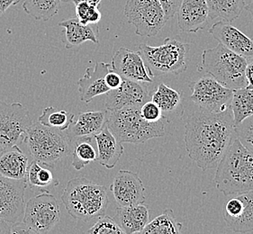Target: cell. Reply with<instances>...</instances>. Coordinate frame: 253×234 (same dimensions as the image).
I'll return each instance as SVG.
<instances>
[{
    "label": "cell",
    "instance_id": "4",
    "mask_svg": "<svg viewBox=\"0 0 253 234\" xmlns=\"http://www.w3.org/2000/svg\"><path fill=\"white\" fill-rule=\"evenodd\" d=\"M246 66V58L219 43L214 48L203 51L198 72L208 73L224 87L234 90L247 86Z\"/></svg>",
    "mask_w": 253,
    "mask_h": 234
},
{
    "label": "cell",
    "instance_id": "25",
    "mask_svg": "<svg viewBox=\"0 0 253 234\" xmlns=\"http://www.w3.org/2000/svg\"><path fill=\"white\" fill-rule=\"evenodd\" d=\"M51 168L34 159V161L29 165L26 174L27 186L30 189L38 190L42 193L49 192L50 189L55 188L60 182L53 177Z\"/></svg>",
    "mask_w": 253,
    "mask_h": 234
},
{
    "label": "cell",
    "instance_id": "21",
    "mask_svg": "<svg viewBox=\"0 0 253 234\" xmlns=\"http://www.w3.org/2000/svg\"><path fill=\"white\" fill-rule=\"evenodd\" d=\"M114 220L124 234H141L150 222V211L143 204L118 206Z\"/></svg>",
    "mask_w": 253,
    "mask_h": 234
},
{
    "label": "cell",
    "instance_id": "42",
    "mask_svg": "<svg viewBox=\"0 0 253 234\" xmlns=\"http://www.w3.org/2000/svg\"><path fill=\"white\" fill-rule=\"evenodd\" d=\"M70 1L73 2L75 5L78 4V3H81V2H86L88 4H91V5H96V6H99L102 0H70Z\"/></svg>",
    "mask_w": 253,
    "mask_h": 234
},
{
    "label": "cell",
    "instance_id": "44",
    "mask_svg": "<svg viewBox=\"0 0 253 234\" xmlns=\"http://www.w3.org/2000/svg\"><path fill=\"white\" fill-rule=\"evenodd\" d=\"M61 2H64V3H67V2H70V0H61Z\"/></svg>",
    "mask_w": 253,
    "mask_h": 234
},
{
    "label": "cell",
    "instance_id": "9",
    "mask_svg": "<svg viewBox=\"0 0 253 234\" xmlns=\"http://www.w3.org/2000/svg\"><path fill=\"white\" fill-rule=\"evenodd\" d=\"M33 122L24 105L0 100V145L3 150L25 143L27 129Z\"/></svg>",
    "mask_w": 253,
    "mask_h": 234
},
{
    "label": "cell",
    "instance_id": "10",
    "mask_svg": "<svg viewBox=\"0 0 253 234\" xmlns=\"http://www.w3.org/2000/svg\"><path fill=\"white\" fill-rule=\"evenodd\" d=\"M61 219L58 200L49 192L31 198L26 204L23 223L32 234L50 233Z\"/></svg>",
    "mask_w": 253,
    "mask_h": 234
},
{
    "label": "cell",
    "instance_id": "30",
    "mask_svg": "<svg viewBox=\"0 0 253 234\" xmlns=\"http://www.w3.org/2000/svg\"><path fill=\"white\" fill-rule=\"evenodd\" d=\"M182 225L177 223L174 213L170 209H166L163 214L159 215L152 222H149L141 234H175L181 232Z\"/></svg>",
    "mask_w": 253,
    "mask_h": 234
},
{
    "label": "cell",
    "instance_id": "19",
    "mask_svg": "<svg viewBox=\"0 0 253 234\" xmlns=\"http://www.w3.org/2000/svg\"><path fill=\"white\" fill-rule=\"evenodd\" d=\"M111 69V64L106 62H96L93 68L86 69L84 76L78 81L80 98L82 102L88 104L93 98L110 91L105 78Z\"/></svg>",
    "mask_w": 253,
    "mask_h": 234
},
{
    "label": "cell",
    "instance_id": "5",
    "mask_svg": "<svg viewBox=\"0 0 253 234\" xmlns=\"http://www.w3.org/2000/svg\"><path fill=\"white\" fill-rule=\"evenodd\" d=\"M140 108L126 107L107 114V127L120 143L139 144L165 135L162 120L148 122L142 117Z\"/></svg>",
    "mask_w": 253,
    "mask_h": 234
},
{
    "label": "cell",
    "instance_id": "32",
    "mask_svg": "<svg viewBox=\"0 0 253 234\" xmlns=\"http://www.w3.org/2000/svg\"><path fill=\"white\" fill-rule=\"evenodd\" d=\"M151 100L162 109V112H171L179 105L181 96L179 92L161 83L151 95Z\"/></svg>",
    "mask_w": 253,
    "mask_h": 234
},
{
    "label": "cell",
    "instance_id": "14",
    "mask_svg": "<svg viewBox=\"0 0 253 234\" xmlns=\"http://www.w3.org/2000/svg\"><path fill=\"white\" fill-rule=\"evenodd\" d=\"M112 69L124 78L140 83H152L153 76L140 51L122 47L112 58Z\"/></svg>",
    "mask_w": 253,
    "mask_h": 234
},
{
    "label": "cell",
    "instance_id": "35",
    "mask_svg": "<svg viewBox=\"0 0 253 234\" xmlns=\"http://www.w3.org/2000/svg\"><path fill=\"white\" fill-rule=\"evenodd\" d=\"M235 136L253 154V116L235 126Z\"/></svg>",
    "mask_w": 253,
    "mask_h": 234
},
{
    "label": "cell",
    "instance_id": "24",
    "mask_svg": "<svg viewBox=\"0 0 253 234\" xmlns=\"http://www.w3.org/2000/svg\"><path fill=\"white\" fill-rule=\"evenodd\" d=\"M29 167L28 158L18 146L0 153V176L11 179H24Z\"/></svg>",
    "mask_w": 253,
    "mask_h": 234
},
{
    "label": "cell",
    "instance_id": "41",
    "mask_svg": "<svg viewBox=\"0 0 253 234\" xmlns=\"http://www.w3.org/2000/svg\"><path fill=\"white\" fill-rule=\"evenodd\" d=\"M12 234V224L0 219V234Z\"/></svg>",
    "mask_w": 253,
    "mask_h": 234
},
{
    "label": "cell",
    "instance_id": "27",
    "mask_svg": "<svg viewBox=\"0 0 253 234\" xmlns=\"http://www.w3.org/2000/svg\"><path fill=\"white\" fill-rule=\"evenodd\" d=\"M233 113L234 125L253 116V90L242 87L233 90V98L230 104Z\"/></svg>",
    "mask_w": 253,
    "mask_h": 234
},
{
    "label": "cell",
    "instance_id": "2",
    "mask_svg": "<svg viewBox=\"0 0 253 234\" xmlns=\"http://www.w3.org/2000/svg\"><path fill=\"white\" fill-rule=\"evenodd\" d=\"M213 182L226 196L253 190V154L238 138H233L218 163Z\"/></svg>",
    "mask_w": 253,
    "mask_h": 234
},
{
    "label": "cell",
    "instance_id": "6",
    "mask_svg": "<svg viewBox=\"0 0 253 234\" xmlns=\"http://www.w3.org/2000/svg\"><path fill=\"white\" fill-rule=\"evenodd\" d=\"M48 127L39 122L27 129L25 143L33 158L50 168L71 153L72 146L66 133Z\"/></svg>",
    "mask_w": 253,
    "mask_h": 234
},
{
    "label": "cell",
    "instance_id": "29",
    "mask_svg": "<svg viewBox=\"0 0 253 234\" xmlns=\"http://www.w3.org/2000/svg\"><path fill=\"white\" fill-rule=\"evenodd\" d=\"M61 0H25L23 9L36 20L48 21L58 14Z\"/></svg>",
    "mask_w": 253,
    "mask_h": 234
},
{
    "label": "cell",
    "instance_id": "7",
    "mask_svg": "<svg viewBox=\"0 0 253 234\" xmlns=\"http://www.w3.org/2000/svg\"><path fill=\"white\" fill-rule=\"evenodd\" d=\"M139 51L153 74L178 75L187 71L189 44L181 39L167 38L157 47L142 43Z\"/></svg>",
    "mask_w": 253,
    "mask_h": 234
},
{
    "label": "cell",
    "instance_id": "39",
    "mask_svg": "<svg viewBox=\"0 0 253 234\" xmlns=\"http://www.w3.org/2000/svg\"><path fill=\"white\" fill-rule=\"evenodd\" d=\"M245 76H246V81H247L246 87L253 90V58L247 59Z\"/></svg>",
    "mask_w": 253,
    "mask_h": 234
},
{
    "label": "cell",
    "instance_id": "38",
    "mask_svg": "<svg viewBox=\"0 0 253 234\" xmlns=\"http://www.w3.org/2000/svg\"><path fill=\"white\" fill-rule=\"evenodd\" d=\"M105 80H106V84H107L108 88L110 90H114V89H117L121 86L122 82H123V77L119 73H117V72H115L113 69H111L106 75Z\"/></svg>",
    "mask_w": 253,
    "mask_h": 234
},
{
    "label": "cell",
    "instance_id": "43",
    "mask_svg": "<svg viewBox=\"0 0 253 234\" xmlns=\"http://www.w3.org/2000/svg\"><path fill=\"white\" fill-rule=\"evenodd\" d=\"M245 9L249 11V13L251 14V15H252L253 20V0L251 2V3H250V4H249L248 5H246V6H245Z\"/></svg>",
    "mask_w": 253,
    "mask_h": 234
},
{
    "label": "cell",
    "instance_id": "3",
    "mask_svg": "<svg viewBox=\"0 0 253 234\" xmlns=\"http://www.w3.org/2000/svg\"><path fill=\"white\" fill-rule=\"evenodd\" d=\"M61 201L73 219L89 222L106 214L107 189L84 177L72 178L61 195Z\"/></svg>",
    "mask_w": 253,
    "mask_h": 234
},
{
    "label": "cell",
    "instance_id": "37",
    "mask_svg": "<svg viewBox=\"0 0 253 234\" xmlns=\"http://www.w3.org/2000/svg\"><path fill=\"white\" fill-rule=\"evenodd\" d=\"M160 1L163 6V9L165 11L166 17L169 20L177 14V8L182 0H160Z\"/></svg>",
    "mask_w": 253,
    "mask_h": 234
},
{
    "label": "cell",
    "instance_id": "20",
    "mask_svg": "<svg viewBox=\"0 0 253 234\" xmlns=\"http://www.w3.org/2000/svg\"><path fill=\"white\" fill-rule=\"evenodd\" d=\"M107 113L103 111H86L81 113L71 126L67 129V137L72 143L81 137H94L107 125Z\"/></svg>",
    "mask_w": 253,
    "mask_h": 234
},
{
    "label": "cell",
    "instance_id": "16",
    "mask_svg": "<svg viewBox=\"0 0 253 234\" xmlns=\"http://www.w3.org/2000/svg\"><path fill=\"white\" fill-rule=\"evenodd\" d=\"M110 191L119 206L143 204L145 201L142 179L130 170L122 169L116 175Z\"/></svg>",
    "mask_w": 253,
    "mask_h": 234
},
{
    "label": "cell",
    "instance_id": "12",
    "mask_svg": "<svg viewBox=\"0 0 253 234\" xmlns=\"http://www.w3.org/2000/svg\"><path fill=\"white\" fill-rule=\"evenodd\" d=\"M26 187V178L11 179L0 176V219L11 224L23 222Z\"/></svg>",
    "mask_w": 253,
    "mask_h": 234
},
{
    "label": "cell",
    "instance_id": "22",
    "mask_svg": "<svg viewBox=\"0 0 253 234\" xmlns=\"http://www.w3.org/2000/svg\"><path fill=\"white\" fill-rule=\"evenodd\" d=\"M97 146L96 161L108 169L115 168L124 153L123 144L106 125L101 132L94 135Z\"/></svg>",
    "mask_w": 253,
    "mask_h": 234
},
{
    "label": "cell",
    "instance_id": "34",
    "mask_svg": "<svg viewBox=\"0 0 253 234\" xmlns=\"http://www.w3.org/2000/svg\"><path fill=\"white\" fill-rule=\"evenodd\" d=\"M90 234H125L117 222L107 215H102L96 224L86 232Z\"/></svg>",
    "mask_w": 253,
    "mask_h": 234
},
{
    "label": "cell",
    "instance_id": "31",
    "mask_svg": "<svg viewBox=\"0 0 253 234\" xmlns=\"http://www.w3.org/2000/svg\"><path fill=\"white\" fill-rule=\"evenodd\" d=\"M75 116L66 110H58L53 107H48L42 110V114L38 118V122L48 126L65 132L74 122Z\"/></svg>",
    "mask_w": 253,
    "mask_h": 234
},
{
    "label": "cell",
    "instance_id": "11",
    "mask_svg": "<svg viewBox=\"0 0 253 234\" xmlns=\"http://www.w3.org/2000/svg\"><path fill=\"white\" fill-rule=\"evenodd\" d=\"M191 100L201 109L209 112L220 113L230 107L233 90L224 87L212 76H205L192 82Z\"/></svg>",
    "mask_w": 253,
    "mask_h": 234
},
{
    "label": "cell",
    "instance_id": "45",
    "mask_svg": "<svg viewBox=\"0 0 253 234\" xmlns=\"http://www.w3.org/2000/svg\"><path fill=\"white\" fill-rule=\"evenodd\" d=\"M4 150H3V148L1 147V145H0V153H2Z\"/></svg>",
    "mask_w": 253,
    "mask_h": 234
},
{
    "label": "cell",
    "instance_id": "28",
    "mask_svg": "<svg viewBox=\"0 0 253 234\" xmlns=\"http://www.w3.org/2000/svg\"><path fill=\"white\" fill-rule=\"evenodd\" d=\"M72 147V167L81 170L89 163L96 161L97 153L92 145L91 137H81L74 140Z\"/></svg>",
    "mask_w": 253,
    "mask_h": 234
},
{
    "label": "cell",
    "instance_id": "13",
    "mask_svg": "<svg viewBox=\"0 0 253 234\" xmlns=\"http://www.w3.org/2000/svg\"><path fill=\"white\" fill-rule=\"evenodd\" d=\"M223 215L228 227L234 233H253V190L229 199Z\"/></svg>",
    "mask_w": 253,
    "mask_h": 234
},
{
    "label": "cell",
    "instance_id": "17",
    "mask_svg": "<svg viewBox=\"0 0 253 234\" xmlns=\"http://www.w3.org/2000/svg\"><path fill=\"white\" fill-rule=\"evenodd\" d=\"M209 33L219 43L225 46L230 51L246 59L253 58V40L239 30L231 23L219 21L213 24Z\"/></svg>",
    "mask_w": 253,
    "mask_h": 234
},
{
    "label": "cell",
    "instance_id": "8",
    "mask_svg": "<svg viewBox=\"0 0 253 234\" xmlns=\"http://www.w3.org/2000/svg\"><path fill=\"white\" fill-rule=\"evenodd\" d=\"M125 15L136 35L146 37L157 36L168 21L160 0H127Z\"/></svg>",
    "mask_w": 253,
    "mask_h": 234
},
{
    "label": "cell",
    "instance_id": "26",
    "mask_svg": "<svg viewBox=\"0 0 253 234\" xmlns=\"http://www.w3.org/2000/svg\"><path fill=\"white\" fill-rule=\"evenodd\" d=\"M210 19L232 23L245 8V0H206Z\"/></svg>",
    "mask_w": 253,
    "mask_h": 234
},
{
    "label": "cell",
    "instance_id": "1",
    "mask_svg": "<svg viewBox=\"0 0 253 234\" xmlns=\"http://www.w3.org/2000/svg\"><path fill=\"white\" fill-rule=\"evenodd\" d=\"M234 135L231 107L220 113L201 109L187 117L185 125L188 156L202 170L216 168Z\"/></svg>",
    "mask_w": 253,
    "mask_h": 234
},
{
    "label": "cell",
    "instance_id": "18",
    "mask_svg": "<svg viewBox=\"0 0 253 234\" xmlns=\"http://www.w3.org/2000/svg\"><path fill=\"white\" fill-rule=\"evenodd\" d=\"M177 26L185 33H198L208 24L209 10L206 0H182L177 8Z\"/></svg>",
    "mask_w": 253,
    "mask_h": 234
},
{
    "label": "cell",
    "instance_id": "40",
    "mask_svg": "<svg viewBox=\"0 0 253 234\" xmlns=\"http://www.w3.org/2000/svg\"><path fill=\"white\" fill-rule=\"evenodd\" d=\"M21 0H0V17L13 5H17Z\"/></svg>",
    "mask_w": 253,
    "mask_h": 234
},
{
    "label": "cell",
    "instance_id": "36",
    "mask_svg": "<svg viewBox=\"0 0 253 234\" xmlns=\"http://www.w3.org/2000/svg\"><path fill=\"white\" fill-rule=\"evenodd\" d=\"M140 112L143 119L148 122H158L162 119V109L152 100L144 103L140 108Z\"/></svg>",
    "mask_w": 253,
    "mask_h": 234
},
{
    "label": "cell",
    "instance_id": "15",
    "mask_svg": "<svg viewBox=\"0 0 253 234\" xmlns=\"http://www.w3.org/2000/svg\"><path fill=\"white\" fill-rule=\"evenodd\" d=\"M146 83L132 81L123 78L121 86L107 93L105 106L107 111H114L126 107H140L151 100Z\"/></svg>",
    "mask_w": 253,
    "mask_h": 234
},
{
    "label": "cell",
    "instance_id": "33",
    "mask_svg": "<svg viewBox=\"0 0 253 234\" xmlns=\"http://www.w3.org/2000/svg\"><path fill=\"white\" fill-rule=\"evenodd\" d=\"M77 18L82 25H97L101 20V13L98 6L88 4L86 2H81L75 5Z\"/></svg>",
    "mask_w": 253,
    "mask_h": 234
},
{
    "label": "cell",
    "instance_id": "23",
    "mask_svg": "<svg viewBox=\"0 0 253 234\" xmlns=\"http://www.w3.org/2000/svg\"><path fill=\"white\" fill-rule=\"evenodd\" d=\"M59 26L65 28L64 43L67 49L80 46L89 41L98 43V27L96 25H82L76 17H71L59 23Z\"/></svg>",
    "mask_w": 253,
    "mask_h": 234
}]
</instances>
